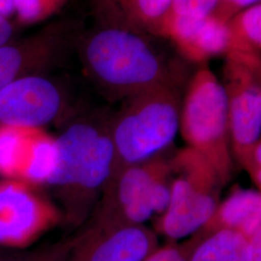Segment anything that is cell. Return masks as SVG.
<instances>
[{
    "label": "cell",
    "mask_w": 261,
    "mask_h": 261,
    "mask_svg": "<svg viewBox=\"0 0 261 261\" xmlns=\"http://www.w3.org/2000/svg\"><path fill=\"white\" fill-rule=\"evenodd\" d=\"M222 229L237 231L249 240L261 233L260 191L236 188L194 235L202 237Z\"/></svg>",
    "instance_id": "4fadbf2b"
},
{
    "label": "cell",
    "mask_w": 261,
    "mask_h": 261,
    "mask_svg": "<svg viewBox=\"0 0 261 261\" xmlns=\"http://www.w3.org/2000/svg\"><path fill=\"white\" fill-rule=\"evenodd\" d=\"M172 182L171 157L165 152L114 172L90 216L143 224L168 208Z\"/></svg>",
    "instance_id": "8992f818"
},
{
    "label": "cell",
    "mask_w": 261,
    "mask_h": 261,
    "mask_svg": "<svg viewBox=\"0 0 261 261\" xmlns=\"http://www.w3.org/2000/svg\"><path fill=\"white\" fill-rule=\"evenodd\" d=\"M17 27L11 19L0 15V47L16 39Z\"/></svg>",
    "instance_id": "7402d4cb"
},
{
    "label": "cell",
    "mask_w": 261,
    "mask_h": 261,
    "mask_svg": "<svg viewBox=\"0 0 261 261\" xmlns=\"http://www.w3.org/2000/svg\"><path fill=\"white\" fill-rule=\"evenodd\" d=\"M192 250L190 240L183 244L169 241L163 247H158L144 261H188Z\"/></svg>",
    "instance_id": "d6986e66"
},
{
    "label": "cell",
    "mask_w": 261,
    "mask_h": 261,
    "mask_svg": "<svg viewBox=\"0 0 261 261\" xmlns=\"http://www.w3.org/2000/svg\"><path fill=\"white\" fill-rule=\"evenodd\" d=\"M62 25H48L0 47V90L24 75L44 74L65 46Z\"/></svg>",
    "instance_id": "30bf717a"
},
{
    "label": "cell",
    "mask_w": 261,
    "mask_h": 261,
    "mask_svg": "<svg viewBox=\"0 0 261 261\" xmlns=\"http://www.w3.org/2000/svg\"><path fill=\"white\" fill-rule=\"evenodd\" d=\"M158 247L157 234L143 224L90 216L73 237L69 261H144Z\"/></svg>",
    "instance_id": "ba28073f"
},
{
    "label": "cell",
    "mask_w": 261,
    "mask_h": 261,
    "mask_svg": "<svg viewBox=\"0 0 261 261\" xmlns=\"http://www.w3.org/2000/svg\"><path fill=\"white\" fill-rule=\"evenodd\" d=\"M172 182L167 210L156 224L159 233L177 241L197 232L214 214L224 187L214 167L185 147L171 157Z\"/></svg>",
    "instance_id": "5b68a950"
},
{
    "label": "cell",
    "mask_w": 261,
    "mask_h": 261,
    "mask_svg": "<svg viewBox=\"0 0 261 261\" xmlns=\"http://www.w3.org/2000/svg\"><path fill=\"white\" fill-rule=\"evenodd\" d=\"M115 170L110 118L83 115L55 138V160L44 184L51 190L66 226L84 225Z\"/></svg>",
    "instance_id": "6da1fadb"
},
{
    "label": "cell",
    "mask_w": 261,
    "mask_h": 261,
    "mask_svg": "<svg viewBox=\"0 0 261 261\" xmlns=\"http://www.w3.org/2000/svg\"><path fill=\"white\" fill-rule=\"evenodd\" d=\"M15 14L14 0H0V15L10 19Z\"/></svg>",
    "instance_id": "cb8c5ba5"
},
{
    "label": "cell",
    "mask_w": 261,
    "mask_h": 261,
    "mask_svg": "<svg viewBox=\"0 0 261 261\" xmlns=\"http://www.w3.org/2000/svg\"><path fill=\"white\" fill-rule=\"evenodd\" d=\"M73 237L62 239L32 252L10 257H0V261H69Z\"/></svg>",
    "instance_id": "e0dca14e"
},
{
    "label": "cell",
    "mask_w": 261,
    "mask_h": 261,
    "mask_svg": "<svg viewBox=\"0 0 261 261\" xmlns=\"http://www.w3.org/2000/svg\"><path fill=\"white\" fill-rule=\"evenodd\" d=\"M244 169L249 173L253 184L257 187V190L261 189V142L257 143L252 151L251 158L248 160Z\"/></svg>",
    "instance_id": "44dd1931"
},
{
    "label": "cell",
    "mask_w": 261,
    "mask_h": 261,
    "mask_svg": "<svg viewBox=\"0 0 261 261\" xmlns=\"http://www.w3.org/2000/svg\"><path fill=\"white\" fill-rule=\"evenodd\" d=\"M188 261H250L251 241L234 230L222 229L202 237L193 235Z\"/></svg>",
    "instance_id": "5bb4252c"
},
{
    "label": "cell",
    "mask_w": 261,
    "mask_h": 261,
    "mask_svg": "<svg viewBox=\"0 0 261 261\" xmlns=\"http://www.w3.org/2000/svg\"><path fill=\"white\" fill-rule=\"evenodd\" d=\"M160 36L168 38L186 60L205 64L225 54L226 23L210 14L203 18H186L167 14Z\"/></svg>",
    "instance_id": "8fae6325"
},
{
    "label": "cell",
    "mask_w": 261,
    "mask_h": 261,
    "mask_svg": "<svg viewBox=\"0 0 261 261\" xmlns=\"http://www.w3.org/2000/svg\"><path fill=\"white\" fill-rule=\"evenodd\" d=\"M171 0H96L103 27L128 30L141 35L160 36L162 22Z\"/></svg>",
    "instance_id": "7c38bea8"
},
{
    "label": "cell",
    "mask_w": 261,
    "mask_h": 261,
    "mask_svg": "<svg viewBox=\"0 0 261 261\" xmlns=\"http://www.w3.org/2000/svg\"><path fill=\"white\" fill-rule=\"evenodd\" d=\"M65 110L62 90L44 74L24 75L0 90V129L41 130Z\"/></svg>",
    "instance_id": "9c48e42d"
},
{
    "label": "cell",
    "mask_w": 261,
    "mask_h": 261,
    "mask_svg": "<svg viewBox=\"0 0 261 261\" xmlns=\"http://www.w3.org/2000/svg\"><path fill=\"white\" fill-rule=\"evenodd\" d=\"M64 2L65 0H14V9L22 23H31L53 15Z\"/></svg>",
    "instance_id": "2e32d148"
},
{
    "label": "cell",
    "mask_w": 261,
    "mask_h": 261,
    "mask_svg": "<svg viewBox=\"0 0 261 261\" xmlns=\"http://www.w3.org/2000/svg\"><path fill=\"white\" fill-rule=\"evenodd\" d=\"M252 244V255L250 261H261V233L250 239Z\"/></svg>",
    "instance_id": "603a6c76"
},
{
    "label": "cell",
    "mask_w": 261,
    "mask_h": 261,
    "mask_svg": "<svg viewBox=\"0 0 261 261\" xmlns=\"http://www.w3.org/2000/svg\"><path fill=\"white\" fill-rule=\"evenodd\" d=\"M223 67L233 160L244 168L261 142V56L229 54Z\"/></svg>",
    "instance_id": "52a82bcc"
},
{
    "label": "cell",
    "mask_w": 261,
    "mask_h": 261,
    "mask_svg": "<svg viewBox=\"0 0 261 261\" xmlns=\"http://www.w3.org/2000/svg\"><path fill=\"white\" fill-rule=\"evenodd\" d=\"M218 0H171L168 14L186 17L203 18L214 11Z\"/></svg>",
    "instance_id": "ac0fdd59"
},
{
    "label": "cell",
    "mask_w": 261,
    "mask_h": 261,
    "mask_svg": "<svg viewBox=\"0 0 261 261\" xmlns=\"http://www.w3.org/2000/svg\"><path fill=\"white\" fill-rule=\"evenodd\" d=\"M179 130L188 147L203 155L223 185L232 176L227 98L222 82L206 64L191 77L181 105Z\"/></svg>",
    "instance_id": "277c9868"
},
{
    "label": "cell",
    "mask_w": 261,
    "mask_h": 261,
    "mask_svg": "<svg viewBox=\"0 0 261 261\" xmlns=\"http://www.w3.org/2000/svg\"><path fill=\"white\" fill-rule=\"evenodd\" d=\"M180 112L177 83L161 84L123 99L119 112L110 118L114 172L168 149L179 130Z\"/></svg>",
    "instance_id": "3957f363"
},
{
    "label": "cell",
    "mask_w": 261,
    "mask_h": 261,
    "mask_svg": "<svg viewBox=\"0 0 261 261\" xmlns=\"http://www.w3.org/2000/svg\"><path fill=\"white\" fill-rule=\"evenodd\" d=\"M261 56V4L240 11L226 22L225 54Z\"/></svg>",
    "instance_id": "9a60e30c"
},
{
    "label": "cell",
    "mask_w": 261,
    "mask_h": 261,
    "mask_svg": "<svg viewBox=\"0 0 261 261\" xmlns=\"http://www.w3.org/2000/svg\"><path fill=\"white\" fill-rule=\"evenodd\" d=\"M258 2L260 0H218L212 15L226 23L237 13Z\"/></svg>",
    "instance_id": "ffe728a7"
},
{
    "label": "cell",
    "mask_w": 261,
    "mask_h": 261,
    "mask_svg": "<svg viewBox=\"0 0 261 261\" xmlns=\"http://www.w3.org/2000/svg\"><path fill=\"white\" fill-rule=\"evenodd\" d=\"M80 55L86 75L112 99L176 83L144 35L128 30L103 27L87 34L80 43Z\"/></svg>",
    "instance_id": "7a4b0ae2"
}]
</instances>
